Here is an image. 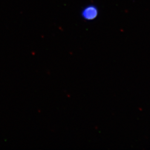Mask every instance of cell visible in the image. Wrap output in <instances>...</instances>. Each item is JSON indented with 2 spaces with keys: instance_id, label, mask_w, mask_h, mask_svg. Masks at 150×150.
<instances>
[{
  "instance_id": "6da1fadb",
  "label": "cell",
  "mask_w": 150,
  "mask_h": 150,
  "mask_svg": "<svg viewBox=\"0 0 150 150\" xmlns=\"http://www.w3.org/2000/svg\"><path fill=\"white\" fill-rule=\"evenodd\" d=\"M99 13V9L96 6L90 4L84 7L81 10V16L84 20L92 21L98 17Z\"/></svg>"
}]
</instances>
